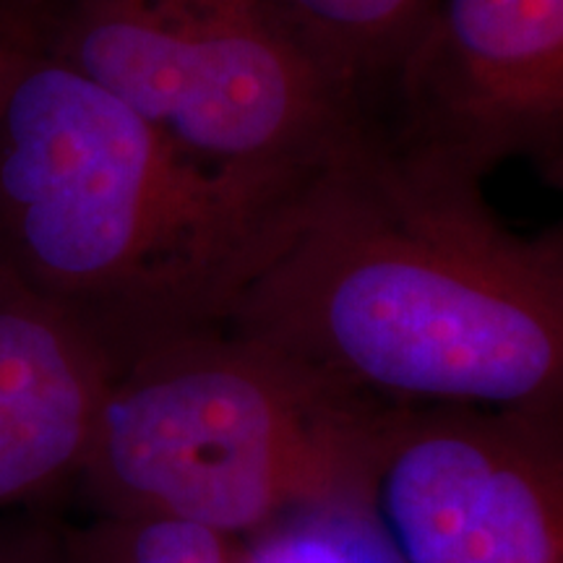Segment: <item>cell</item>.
<instances>
[{"label":"cell","instance_id":"cell-1","mask_svg":"<svg viewBox=\"0 0 563 563\" xmlns=\"http://www.w3.org/2000/svg\"><path fill=\"white\" fill-rule=\"evenodd\" d=\"M222 327L389 405L563 410V230L357 129L306 183Z\"/></svg>","mask_w":563,"mask_h":563},{"label":"cell","instance_id":"cell-2","mask_svg":"<svg viewBox=\"0 0 563 563\" xmlns=\"http://www.w3.org/2000/svg\"><path fill=\"white\" fill-rule=\"evenodd\" d=\"M306 183L209 170L37 47L0 100V264L79 316L115 368L222 323Z\"/></svg>","mask_w":563,"mask_h":563},{"label":"cell","instance_id":"cell-3","mask_svg":"<svg viewBox=\"0 0 563 563\" xmlns=\"http://www.w3.org/2000/svg\"><path fill=\"white\" fill-rule=\"evenodd\" d=\"M399 407L222 323L194 329L112 371L76 490L95 514L243 538L371 498Z\"/></svg>","mask_w":563,"mask_h":563},{"label":"cell","instance_id":"cell-4","mask_svg":"<svg viewBox=\"0 0 563 563\" xmlns=\"http://www.w3.org/2000/svg\"><path fill=\"white\" fill-rule=\"evenodd\" d=\"M32 42L186 157L253 183L311 180L373 121L269 0H53Z\"/></svg>","mask_w":563,"mask_h":563},{"label":"cell","instance_id":"cell-5","mask_svg":"<svg viewBox=\"0 0 563 563\" xmlns=\"http://www.w3.org/2000/svg\"><path fill=\"white\" fill-rule=\"evenodd\" d=\"M373 498L407 563H563V410L399 407Z\"/></svg>","mask_w":563,"mask_h":563},{"label":"cell","instance_id":"cell-6","mask_svg":"<svg viewBox=\"0 0 563 563\" xmlns=\"http://www.w3.org/2000/svg\"><path fill=\"white\" fill-rule=\"evenodd\" d=\"M399 150L485 180L525 159L563 180V0H431L391 79Z\"/></svg>","mask_w":563,"mask_h":563},{"label":"cell","instance_id":"cell-7","mask_svg":"<svg viewBox=\"0 0 563 563\" xmlns=\"http://www.w3.org/2000/svg\"><path fill=\"white\" fill-rule=\"evenodd\" d=\"M112 371L79 316L0 264V517L76 490Z\"/></svg>","mask_w":563,"mask_h":563},{"label":"cell","instance_id":"cell-8","mask_svg":"<svg viewBox=\"0 0 563 563\" xmlns=\"http://www.w3.org/2000/svg\"><path fill=\"white\" fill-rule=\"evenodd\" d=\"M279 19L327 70L329 79L371 110L391 87L418 40L431 0H269Z\"/></svg>","mask_w":563,"mask_h":563},{"label":"cell","instance_id":"cell-9","mask_svg":"<svg viewBox=\"0 0 563 563\" xmlns=\"http://www.w3.org/2000/svg\"><path fill=\"white\" fill-rule=\"evenodd\" d=\"M235 563H407L376 498L295 509L235 538Z\"/></svg>","mask_w":563,"mask_h":563},{"label":"cell","instance_id":"cell-10","mask_svg":"<svg viewBox=\"0 0 563 563\" xmlns=\"http://www.w3.org/2000/svg\"><path fill=\"white\" fill-rule=\"evenodd\" d=\"M68 563H235V538L167 517H108L63 522Z\"/></svg>","mask_w":563,"mask_h":563},{"label":"cell","instance_id":"cell-11","mask_svg":"<svg viewBox=\"0 0 563 563\" xmlns=\"http://www.w3.org/2000/svg\"><path fill=\"white\" fill-rule=\"evenodd\" d=\"M0 563H68L55 509L0 517Z\"/></svg>","mask_w":563,"mask_h":563},{"label":"cell","instance_id":"cell-12","mask_svg":"<svg viewBox=\"0 0 563 563\" xmlns=\"http://www.w3.org/2000/svg\"><path fill=\"white\" fill-rule=\"evenodd\" d=\"M32 47V34L24 26L0 16V100H3V91L9 87L11 76L16 74L19 63L26 58Z\"/></svg>","mask_w":563,"mask_h":563},{"label":"cell","instance_id":"cell-13","mask_svg":"<svg viewBox=\"0 0 563 563\" xmlns=\"http://www.w3.org/2000/svg\"><path fill=\"white\" fill-rule=\"evenodd\" d=\"M51 3L53 0H0V16L19 21V24H24L32 32L34 19Z\"/></svg>","mask_w":563,"mask_h":563}]
</instances>
